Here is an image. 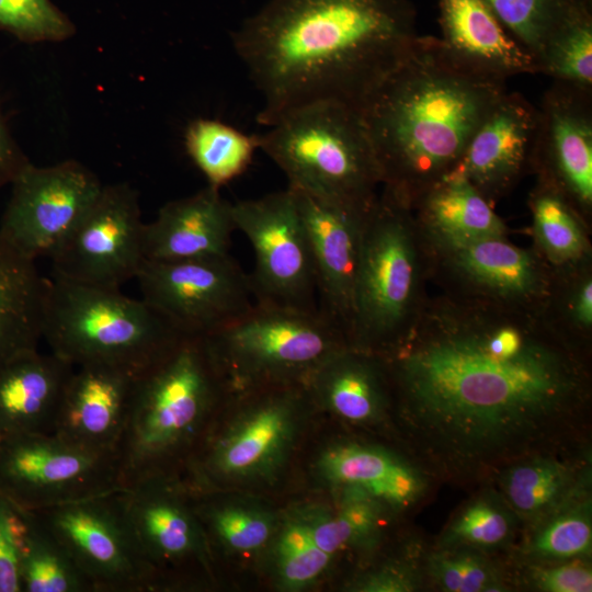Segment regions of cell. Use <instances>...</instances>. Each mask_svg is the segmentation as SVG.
Returning a JSON list of instances; mask_svg holds the SVG:
<instances>
[{
	"mask_svg": "<svg viewBox=\"0 0 592 592\" xmlns=\"http://www.w3.org/2000/svg\"><path fill=\"white\" fill-rule=\"evenodd\" d=\"M528 307L483 300L415 318L390 351L401 413L420 457L470 479L539 453L578 430L588 376Z\"/></svg>",
	"mask_w": 592,
	"mask_h": 592,
	"instance_id": "cell-1",
	"label": "cell"
},
{
	"mask_svg": "<svg viewBox=\"0 0 592 592\" xmlns=\"http://www.w3.org/2000/svg\"><path fill=\"white\" fill-rule=\"evenodd\" d=\"M409 0H270L232 32L263 105V126L294 107L335 101L358 110L417 37Z\"/></svg>",
	"mask_w": 592,
	"mask_h": 592,
	"instance_id": "cell-2",
	"label": "cell"
},
{
	"mask_svg": "<svg viewBox=\"0 0 592 592\" xmlns=\"http://www.w3.org/2000/svg\"><path fill=\"white\" fill-rule=\"evenodd\" d=\"M505 91V80L456 60L441 38L418 36L361 107L384 191L413 208L459 161Z\"/></svg>",
	"mask_w": 592,
	"mask_h": 592,
	"instance_id": "cell-3",
	"label": "cell"
},
{
	"mask_svg": "<svg viewBox=\"0 0 592 592\" xmlns=\"http://www.w3.org/2000/svg\"><path fill=\"white\" fill-rule=\"evenodd\" d=\"M224 371L208 337L181 335L133 383L114 451L122 487L169 468L195 441L221 388Z\"/></svg>",
	"mask_w": 592,
	"mask_h": 592,
	"instance_id": "cell-4",
	"label": "cell"
},
{
	"mask_svg": "<svg viewBox=\"0 0 592 592\" xmlns=\"http://www.w3.org/2000/svg\"><path fill=\"white\" fill-rule=\"evenodd\" d=\"M258 134L261 149L292 190L321 201L369 208L382 174L361 111L319 101L277 116Z\"/></svg>",
	"mask_w": 592,
	"mask_h": 592,
	"instance_id": "cell-5",
	"label": "cell"
},
{
	"mask_svg": "<svg viewBox=\"0 0 592 592\" xmlns=\"http://www.w3.org/2000/svg\"><path fill=\"white\" fill-rule=\"evenodd\" d=\"M183 335L143 298L119 289L46 280L42 339L73 366L102 364L138 374Z\"/></svg>",
	"mask_w": 592,
	"mask_h": 592,
	"instance_id": "cell-6",
	"label": "cell"
},
{
	"mask_svg": "<svg viewBox=\"0 0 592 592\" xmlns=\"http://www.w3.org/2000/svg\"><path fill=\"white\" fill-rule=\"evenodd\" d=\"M419 225L412 208L383 190L363 228L349 345L390 352L418 315Z\"/></svg>",
	"mask_w": 592,
	"mask_h": 592,
	"instance_id": "cell-7",
	"label": "cell"
},
{
	"mask_svg": "<svg viewBox=\"0 0 592 592\" xmlns=\"http://www.w3.org/2000/svg\"><path fill=\"white\" fill-rule=\"evenodd\" d=\"M225 375L243 385L305 384L332 353L348 345L320 311L254 303L243 316L208 337Z\"/></svg>",
	"mask_w": 592,
	"mask_h": 592,
	"instance_id": "cell-8",
	"label": "cell"
},
{
	"mask_svg": "<svg viewBox=\"0 0 592 592\" xmlns=\"http://www.w3.org/2000/svg\"><path fill=\"white\" fill-rule=\"evenodd\" d=\"M122 491L27 510L61 545L93 592L156 590Z\"/></svg>",
	"mask_w": 592,
	"mask_h": 592,
	"instance_id": "cell-9",
	"label": "cell"
},
{
	"mask_svg": "<svg viewBox=\"0 0 592 592\" xmlns=\"http://www.w3.org/2000/svg\"><path fill=\"white\" fill-rule=\"evenodd\" d=\"M141 298L181 333L209 337L254 305L249 274L229 254L144 260Z\"/></svg>",
	"mask_w": 592,
	"mask_h": 592,
	"instance_id": "cell-10",
	"label": "cell"
},
{
	"mask_svg": "<svg viewBox=\"0 0 592 592\" xmlns=\"http://www.w3.org/2000/svg\"><path fill=\"white\" fill-rule=\"evenodd\" d=\"M124 489L114 453L56 434L0 439V491L26 510Z\"/></svg>",
	"mask_w": 592,
	"mask_h": 592,
	"instance_id": "cell-11",
	"label": "cell"
},
{
	"mask_svg": "<svg viewBox=\"0 0 592 592\" xmlns=\"http://www.w3.org/2000/svg\"><path fill=\"white\" fill-rule=\"evenodd\" d=\"M232 216L254 251L249 274L254 303L319 311L310 246L293 191L239 201Z\"/></svg>",
	"mask_w": 592,
	"mask_h": 592,
	"instance_id": "cell-12",
	"label": "cell"
},
{
	"mask_svg": "<svg viewBox=\"0 0 592 592\" xmlns=\"http://www.w3.org/2000/svg\"><path fill=\"white\" fill-rule=\"evenodd\" d=\"M139 197L127 183L103 185L99 196L49 257L54 277L109 289L136 278L143 264Z\"/></svg>",
	"mask_w": 592,
	"mask_h": 592,
	"instance_id": "cell-13",
	"label": "cell"
},
{
	"mask_svg": "<svg viewBox=\"0 0 592 592\" xmlns=\"http://www.w3.org/2000/svg\"><path fill=\"white\" fill-rule=\"evenodd\" d=\"M0 235L24 257H50L99 196L103 184L84 164L29 162L11 182Z\"/></svg>",
	"mask_w": 592,
	"mask_h": 592,
	"instance_id": "cell-14",
	"label": "cell"
},
{
	"mask_svg": "<svg viewBox=\"0 0 592 592\" xmlns=\"http://www.w3.org/2000/svg\"><path fill=\"white\" fill-rule=\"evenodd\" d=\"M532 170L579 213L592 206V90L554 81L537 107Z\"/></svg>",
	"mask_w": 592,
	"mask_h": 592,
	"instance_id": "cell-15",
	"label": "cell"
},
{
	"mask_svg": "<svg viewBox=\"0 0 592 592\" xmlns=\"http://www.w3.org/2000/svg\"><path fill=\"white\" fill-rule=\"evenodd\" d=\"M292 191L310 246L319 311L343 332L349 344L363 228L371 207L330 203Z\"/></svg>",
	"mask_w": 592,
	"mask_h": 592,
	"instance_id": "cell-16",
	"label": "cell"
},
{
	"mask_svg": "<svg viewBox=\"0 0 592 592\" xmlns=\"http://www.w3.org/2000/svg\"><path fill=\"white\" fill-rule=\"evenodd\" d=\"M537 107L506 90L479 124L451 171L463 175L492 203L532 170Z\"/></svg>",
	"mask_w": 592,
	"mask_h": 592,
	"instance_id": "cell-17",
	"label": "cell"
},
{
	"mask_svg": "<svg viewBox=\"0 0 592 592\" xmlns=\"http://www.w3.org/2000/svg\"><path fill=\"white\" fill-rule=\"evenodd\" d=\"M172 476H155L123 489L125 512L150 566L156 589L171 568L204 556V533Z\"/></svg>",
	"mask_w": 592,
	"mask_h": 592,
	"instance_id": "cell-18",
	"label": "cell"
},
{
	"mask_svg": "<svg viewBox=\"0 0 592 592\" xmlns=\"http://www.w3.org/2000/svg\"><path fill=\"white\" fill-rule=\"evenodd\" d=\"M432 242L452 272L483 300L531 307L548 294L543 264L505 236Z\"/></svg>",
	"mask_w": 592,
	"mask_h": 592,
	"instance_id": "cell-19",
	"label": "cell"
},
{
	"mask_svg": "<svg viewBox=\"0 0 592 592\" xmlns=\"http://www.w3.org/2000/svg\"><path fill=\"white\" fill-rule=\"evenodd\" d=\"M136 374L102 365L73 367L54 434L77 445L114 453L121 437Z\"/></svg>",
	"mask_w": 592,
	"mask_h": 592,
	"instance_id": "cell-20",
	"label": "cell"
},
{
	"mask_svg": "<svg viewBox=\"0 0 592 592\" xmlns=\"http://www.w3.org/2000/svg\"><path fill=\"white\" fill-rule=\"evenodd\" d=\"M236 230L232 203L210 185L166 203L145 224V260L168 261L229 253Z\"/></svg>",
	"mask_w": 592,
	"mask_h": 592,
	"instance_id": "cell-21",
	"label": "cell"
},
{
	"mask_svg": "<svg viewBox=\"0 0 592 592\" xmlns=\"http://www.w3.org/2000/svg\"><path fill=\"white\" fill-rule=\"evenodd\" d=\"M73 365L38 350L0 366V439L53 434Z\"/></svg>",
	"mask_w": 592,
	"mask_h": 592,
	"instance_id": "cell-22",
	"label": "cell"
},
{
	"mask_svg": "<svg viewBox=\"0 0 592 592\" xmlns=\"http://www.w3.org/2000/svg\"><path fill=\"white\" fill-rule=\"evenodd\" d=\"M441 41L464 66L506 80L537 73L533 57L515 42L483 0H439Z\"/></svg>",
	"mask_w": 592,
	"mask_h": 592,
	"instance_id": "cell-23",
	"label": "cell"
},
{
	"mask_svg": "<svg viewBox=\"0 0 592 592\" xmlns=\"http://www.w3.org/2000/svg\"><path fill=\"white\" fill-rule=\"evenodd\" d=\"M299 391L286 387L266 394L248 420L215 443L196 463L203 477L251 471L278 452L289 431V420L299 402Z\"/></svg>",
	"mask_w": 592,
	"mask_h": 592,
	"instance_id": "cell-24",
	"label": "cell"
},
{
	"mask_svg": "<svg viewBox=\"0 0 592 592\" xmlns=\"http://www.w3.org/2000/svg\"><path fill=\"white\" fill-rule=\"evenodd\" d=\"M375 352L344 345L305 384L335 414L354 423L378 419L387 405V382Z\"/></svg>",
	"mask_w": 592,
	"mask_h": 592,
	"instance_id": "cell-25",
	"label": "cell"
},
{
	"mask_svg": "<svg viewBox=\"0 0 592 592\" xmlns=\"http://www.w3.org/2000/svg\"><path fill=\"white\" fill-rule=\"evenodd\" d=\"M322 468L333 481L397 508L412 505L426 488L420 468L367 445L348 444L330 449L322 458Z\"/></svg>",
	"mask_w": 592,
	"mask_h": 592,
	"instance_id": "cell-26",
	"label": "cell"
},
{
	"mask_svg": "<svg viewBox=\"0 0 592 592\" xmlns=\"http://www.w3.org/2000/svg\"><path fill=\"white\" fill-rule=\"evenodd\" d=\"M46 278L0 235V366L42 339Z\"/></svg>",
	"mask_w": 592,
	"mask_h": 592,
	"instance_id": "cell-27",
	"label": "cell"
},
{
	"mask_svg": "<svg viewBox=\"0 0 592 592\" xmlns=\"http://www.w3.org/2000/svg\"><path fill=\"white\" fill-rule=\"evenodd\" d=\"M417 221L433 241L504 237L505 225L480 192L463 175L449 172L414 204Z\"/></svg>",
	"mask_w": 592,
	"mask_h": 592,
	"instance_id": "cell-28",
	"label": "cell"
},
{
	"mask_svg": "<svg viewBox=\"0 0 592 592\" xmlns=\"http://www.w3.org/2000/svg\"><path fill=\"white\" fill-rule=\"evenodd\" d=\"M574 467L553 452L516 459L498 470L500 496L516 517L538 523L574 500Z\"/></svg>",
	"mask_w": 592,
	"mask_h": 592,
	"instance_id": "cell-29",
	"label": "cell"
},
{
	"mask_svg": "<svg viewBox=\"0 0 592 592\" xmlns=\"http://www.w3.org/2000/svg\"><path fill=\"white\" fill-rule=\"evenodd\" d=\"M184 147L207 185L220 190L252 163L259 150V137L219 119L200 117L186 126Z\"/></svg>",
	"mask_w": 592,
	"mask_h": 592,
	"instance_id": "cell-30",
	"label": "cell"
},
{
	"mask_svg": "<svg viewBox=\"0 0 592 592\" xmlns=\"http://www.w3.org/2000/svg\"><path fill=\"white\" fill-rule=\"evenodd\" d=\"M22 511L25 520L21 553L22 591L93 592L61 545L27 510Z\"/></svg>",
	"mask_w": 592,
	"mask_h": 592,
	"instance_id": "cell-31",
	"label": "cell"
},
{
	"mask_svg": "<svg viewBox=\"0 0 592 592\" xmlns=\"http://www.w3.org/2000/svg\"><path fill=\"white\" fill-rule=\"evenodd\" d=\"M536 239L550 262L558 265L578 263L588 252V241L579 212L551 184L538 180L531 196Z\"/></svg>",
	"mask_w": 592,
	"mask_h": 592,
	"instance_id": "cell-32",
	"label": "cell"
},
{
	"mask_svg": "<svg viewBox=\"0 0 592 592\" xmlns=\"http://www.w3.org/2000/svg\"><path fill=\"white\" fill-rule=\"evenodd\" d=\"M537 73L554 81L592 90V11L580 5L547 39L536 59Z\"/></svg>",
	"mask_w": 592,
	"mask_h": 592,
	"instance_id": "cell-33",
	"label": "cell"
},
{
	"mask_svg": "<svg viewBox=\"0 0 592 592\" xmlns=\"http://www.w3.org/2000/svg\"><path fill=\"white\" fill-rule=\"evenodd\" d=\"M516 515L500 493L489 492L470 501L442 535L440 547L491 550L512 539Z\"/></svg>",
	"mask_w": 592,
	"mask_h": 592,
	"instance_id": "cell-34",
	"label": "cell"
},
{
	"mask_svg": "<svg viewBox=\"0 0 592 592\" xmlns=\"http://www.w3.org/2000/svg\"><path fill=\"white\" fill-rule=\"evenodd\" d=\"M525 555L538 560L582 559L591 555L590 501L571 502L537 523Z\"/></svg>",
	"mask_w": 592,
	"mask_h": 592,
	"instance_id": "cell-35",
	"label": "cell"
},
{
	"mask_svg": "<svg viewBox=\"0 0 592 592\" xmlns=\"http://www.w3.org/2000/svg\"><path fill=\"white\" fill-rule=\"evenodd\" d=\"M501 25L534 59L579 4L568 0H483ZM591 7V5H590Z\"/></svg>",
	"mask_w": 592,
	"mask_h": 592,
	"instance_id": "cell-36",
	"label": "cell"
},
{
	"mask_svg": "<svg viewBox=\"0 0 592 592\" xmlns=\"http://www.w3.org/2000/svg\"><path fill=\"white\" fill-rule=\"evenodd\" d=\"M0 32L26 44L59 43L76 26L53 0H0Z\"/></svg>",
	"mask_w": 592,
	"mask_h": 592,
	"instance_id": "cell-37",
	"label": "cell"
},
{
	"mask_svg": "<svg viewBox=\"0 0 592 592\" xmlns=\"http://www.w3.org/2000/svg\"><path fill=\"white\" fill-rule=\"evenodd\" d=\"M430 555L428 572L447 592L502 591L500 574L480 550L466 547H440Z\"/></svg>",
	"mask_w": 592,
	"mask_h": 592,
	"instance_id": "cell-38",
	"label": "cell"
},
{
	"mask_svg": "<svg viewBox=\"0 0 592 592\" xmlns=\"http://www.w3.org/2000/svg\"><path fill=\"white\" fill-rule=\"evenodd\" d=\"M278 567L287 585H304L317 578L328 566L330 554L314 540L307 525H291L280 537Z\"/></svg>",
	"mask_w": 592,
	"mask_h": 592,
	"instance_id": "cell-39",
	"label": "cell"
},
{
	"mask_svg": "<svg viewBox=\"0 0 592 592\" xmlns=\"http://www.w3.org/2000/svg\"><path fill=\"white\" fill-rule=\"evenodd\" d=\"M377 508L367 499H356L340 514L308 526L315 543L333 554L343 546L368 535L377 524Z\"/></svg>",
	"mask_w": 592,
	"mask_h": 592,
	"instance_id": "cell-40",
	"label": "cell"
},
{
	"mask_svg": "<svg viewBox=\"0 0 592 592\" xmlns=\"http://www.w3.org/2000/svg\"><path fill=\"white\" fill-rule=\"evenodd\" d=\"M23 511L0 491V592L22 591Z\"/></svg>",
	"mask_w": 592,
	"mask_h": 592,
	"instance_id": "cell-41",
	"label": "cell"
},
{
	"mask_svg": "<svg viewBox=\"0 0 592 592\" xmlns=\"http://www.w3.org/2000/svg\"><path fill=\"white\" fill-rule=\"evenodd\" d=\"M203 517L209 521L214 533L229 547L252 550L261 547L271 534L269 522L258 514L232 509H212Z\"/></svg>",
	"mask_w": 592,
	"mask_h": 592,
	"instance_id": "cell-42",
	"label": "cell"
},
{
	"mask_svg": "<svg viewBox=\"0 0 592 592\" xmlns=\"http://www.w3.org/2000/svg\"><path fill=\"white\" fill-rule=\"evenodd\" d=\"M531 579L537 589L545 592L592 591V570L581 559L549 567L535 566Z\"/></svg>",
	"mask_w": 592,
	"mask_h": 592,
	"instance_id": "cell-43",
	"label": "cell"
},
{
	"mask_svg": "<svg viewBox=\"0 0 592 592\" xmlns=\"http://www.w3.org/2000/svg\"><path fill=\"white\" fill-rule=\"evenodd\" d=\"M29 162L30 160L10 133L0 109V187L11 184Z\"/></svg>",
	"mask_w": 592,
	"mask_h": 592,
	"instance_id": "cell-44",
	"label": "cell"
},
{
	"mask_svg": "<svg viewBox=\"0 0 592 592\" xmlns=\"http://www.w3.org/2000/svg\"><path fill=\"white\" fill-rule=\"evenodd\" d=\"M570 319L576 327L589 330L592 326V278L585 275L569 300Z\"/></svg>",
	"mask_w": 592,
	"mask_h": 592,
	"instance_id": "cell-45",
	"label": "cell"
},
{
	"mask_svg": "<svg viewBox=\"0 0 592 592\" xmlns=\"http://www.w3.org/2000/svg\"><path fill=\"white\" fill-rule=\"evenodd\" d=\"M363 588L365 591L407 592L414 590L415 580L407 572L389 571L369 579Z\"/></svg>",
	"mask_w": 592,
	"mask_h": 592,
	"instance_id": "cell-46",
	"label": "cell"
},
{
	"mask_svg": "<svg viewBox=\"0 0 592 592\" xmlns=\"http://www.w3.org/2000/svg\"><path fill=\"white\" fill-rule=\"evenodd\" d=\"M568 1L573 4H579V5H591V0H568Z\"/></svg>",
	"mask_w": 592,
	"mask_h": 592,
	"instance_id": "cell-47",
	"label": "cell"
}]
</instances>
